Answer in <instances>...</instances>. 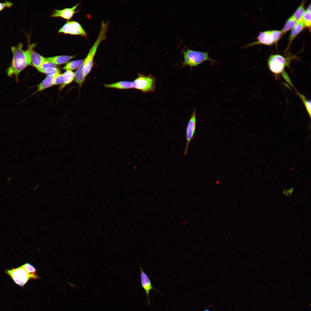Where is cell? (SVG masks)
<instances>
[{
	"label": "cell",
	"mask_w": 311,
	"mask_h": 311,
	"mask_svg": "<svg viewBox=\"0 0 311 311\" xmlns=\"http://www.w3.org/2000/svg\"><path fill=\"white\" fill-rule=\"evenodd\" d=\"M305 3V1H302L292 14L297 22L301 21L302 18L305 11L304 8Z\"/></svg>",
	"instance_id": "19"
},
{
	"label": "cell",
	"mask_w": 311,
	"mask_h": 311,
	"mask_svg": "<svg viewBox=\"0 0 311 311\" xmlns=\"http://www.w3.org/2000/svg\"><path fill=\"white\" fill-rule=\"evenodd\" d=\"M305 27L302 21L297 22L296 25L292 29L288 38L289 43L286 48L287 51L289 49L291 44L294 39L298 35Z\"/></svg>",
	"instance_id": "12"
},
{
	"label": "cell",
	"mask_w": 311,
	"mask_h": 311,
	"mask_svg": "<svg viewBox=\"0 0 311 311\" xmlns=\"http://www.w3.org/2000/svg\"><path fill=\"white\" fill-rule=\"evenodd\" d=\"M84 60L80 59L67 62L62 68L65 70H74L78 68L83 63Z\"/></svg>",
	"instance_id": "21"
},
{
	"label": "cell",
	"mask_w": 311,
	"mask_h": 311,
	"mask_svg": "<svg viewBox=\"0 0 311 311\" xmlns=\"http://www.w3.org/2000/svg\"><path fill=\"white\" fill-rule=\"evenodd\" d=\"M205 311H209V310H206Z\"/></svg>",
	"instance_id": "31"
},
{
	"label": "cell",
	"mask_w": 311,
	"mask_h": 311,
	"mask_svg": "<svg viewBox=\"0 0 311 311\" xmlns=\"http://www.w3.org/2000/svg\"><path fill=\"white\" fill-rule=\"evenodd\" d=\"M138 75L132 82V88L145 93L154 91L156 79L152 75L149 74L147 76L139 73Z\"/></svg>",
	"instance_id": "7"
},
{
	"label": "cell",
	"mask_w": 311,
	"mask_h": 311,
	"mask_svg": "<svg viewBox=\"0 0 311 311\" xmlns=\"http://www.w3.org/2000/svg\"><path fill=\"white\" fill-rule=\"evenodd\" d=\"M311 11L306 9L304 13L301 21L305 27L308 28L310 31L311 25Z\"/></svg>",
	"instance_id": "23"
},
{
	"label": "cell",
	"mask_w": 311,
	"mask_h": 311,
	"mask_svg": "<svg viewBox=\"0 0 311 311\" xmlns=\"http://www.w3.org/2000/svg\"><path fill=\"white\" fill-rule=\"evenodd\" d=\"M63 82V74L60 73L55 75L53 79V85L62 84Z\"/></svg>",
	"instance_id": "26"
},
{
	"label": "cell",
	"mask_w": 311,
	"mask_h": 311,
	"mask_svg": "<svg viewBox=\"0 0 311 311\" xmlns=\"http://www.w3.org/2000/svg\"><path fill=\"white\" fill-rule=\"evenodd\" d=\"M37 69L39 72L45 74L48 76H53L60 73V70L56 67L38 68Z\"/></svg>",
	"instance_id": "22"
},
{
	"label": "cell",
	"mask_w": 311,
	"mask_h": 311,
	"mask_svg": "<svg viewBox=\"0 0 311 311\" xmlns=\"http://www.w3.org/2000/svg\"><path fill=\"white\" fill-rule=\"evenodd\" d=\"M32 65L37 68L39 67L47 60L45 58L33 50L31 53Z\"/></svg>",
	"instance_id": "13"
},
{
	"label": "cell",
	"mask_w": 311,
	"mask_h": 311,
	"mask_svg": "<svg viewBox=\"0 0 311 311\" xmlns=\"http://www.w3.org/2000/svg\"><path fill=\"white\" fill-rule=\"evenodd\" d=\"M296 92L297 94L301 99L304 104V106H305L310 117L311 115V104L310 100H307L303 95L300 94L297 90H296Z\"/></svg>",
	"instance_id": "24"
},
{
	"label": "cell",
	"mask_w": 311,
	"mask_h": 311,
	"mask_svg": "<svg viewBox=\"0 0 311 311\" xmlns=\"http://www.w3.org/2000/svg\"><path fill=\"white\" fill-rule=\"evenodd\" d=\"M139 264L140 266V278L141 285L143 288L145 290V292L147 298L148 305H149L150 304V302L149 297V293L150 291L151 290L153 289L159 292L160 293L159 291H158L152 286L150 278L142 269L139 262ZM160 294H161V293Z\"/></svg>",
	"instance_id": "10"
},
{
	"label": "cell",
	"mask_w": 311,
	"mask_h": 311,
	"mask_svg": "<svg viewBox=\"0 0 311 311\" xmlns=\"http://www.w3.org/2000/svg\"><path fill=\"white\" fill-rule=\"evenodd\" d=\"M36 45L35 43L30 45L26 50L23 49V45L21 43L19 42L16 46L12 47V60L6 71L9 77L14 76L16 82H18L19 75L22 71L28 66L32 65L31 53Z\"/></svg>",
	"instance_id": "1"
},
{
	"label": "cell",
	"mask_w": 311,
	"mask_h": 311,
	"mask_svg": "<svg viewBox=\"0 0 311 311\" xmlns=\"http://www.w3.org/2000/svg\"><path fill=\"white\" fill-rule=\"evenodd\" d=\"M78 3L71 8H66L61 10H55L52 13L51 17H60L66 19H70L76 11L75 9L79 5Z\"/></svg>",
	"instance_id": "11"
},
{
	"label": "cell",
	"mask_w": 311,
	"mask_h": 311,
	"mask_svg": "<svg viewBox=\"0 0 311 311\" xmlns=\"http://www.w3.org/2000/svg\"><path fill=\"white\" fill-rule=\"evenodd\" d=\"M283 194H284V195H286V196H291V195H290V194H289V193H288V192H287V190H285V189H284V190H283Z\"/></svg>",
	"instance_id": "30"
},
{
	"label": "cell",
	"mask_w": 311,
	"mask_h": 311,
	"mask_svg": "<svg viewBox=\"0 0 311 311\" xmlns=\"http://www.w3.org/2000/svg\"><path fill=\"white\" fill-rule=\"evenodd\" d=\"M107 30L108 28L106 26L102 25L101 26L98 38L84 60L82 63L83 69L86 77L90 73L92 67L94 58L99 45L106 38Z\"/></svg>",
	"instance_id": "3"
},
{
	"label": "cell",
	"mask_w": 311,
	"mask_h": 311,
	"mask_svg": "<svg viewBox=\"0 0 311 311\" xmlns=\"http://www.w3.org/2000/svg\"><path fill=\"white\" fill-rule=\"evenodd\" d=\"M106 88L119 89H131L132 88V82L126 81H121L111 84H105Z\"/></svg>",
	"instance_id": "14"
},
{
	"label": "cell",
	"mask_w": 311,
	"mask_h": 311,
	"mask_svg": "<svg viewBox=\"0 0 311 311\" xmlns=\"http://www.w3.org/2000/svg\"><path fill=\"white\" fill-rule=\"evenodd\" d=\"M58 32L73 35L86 36V33L80 24L75 21H68L61 28Z\"/></svg>",
	"instance_id": "8"
},
{
	"label": "cell",
	"mask_w": 311,
	"mask_h": 311,
	"mask_svg": "<svg viewBox=\"0 0 311 311\" xmlns=\"http://www.w3.org/2000/svg\"><path fill=\"white\" fill-rule=\"evenodd\" d=\"M282 35H283L281 30H271L261 32L257 37L256 41L245 45L244 47L259 44L271 45L276 43Z\"/></svg>",
	"instance_id": "6"
},
{
	"label": "cell",
	"mask_w": 311,
	"mask_h": 311,
	"mask_svg": "<svg viewBox=\"0 0 311 311\" xmlns=\"http://www.w3.org/2000/svg\"><path fill=\"white\" fill-rule=\"evenodd\" d=\"M63 74V82L59 87L60 90H62L66 86L71 82L75 78V73L71 70H66Z\"/></svg>",
	"instance_id": "17"
},
{
	"label": "cell",
	"mask_w": 311,
	"mask_h": 311,
	"mask_svg": "<svg viewBox=\"0 0 311 311\" xmlns=\"http://www.w3.org/2000/svg\"><path fill=\"white\" fill-rule=\"evenodd\" d=\"M183 45L184 48L181 51L184 58L183 62L181 63L182 65L181 68L187 65L191 69L206 60L210 61L215 64L217 63V61L210 58L208 52L192 50Z\"/></svg>",
	"instance_id": "2"
},
{
	"label": "cell",
	"mask_w": 311,
	"mask_h": 311,
	"mask_svg": "<svg viewBox=\"0 0 311 311\" xmlns=\"http://www.w3.org/2000/svg\"><path fill=\"white\" fill-rule=\"evenodd\" d=\"M196 124V110L194 109L188 123L186 129V144L184 154H187L189 146L191 141L193 139L195 133Z\"/></svg>",
	"instance_id": "9"
},
{
	"label": "cell",
	"mask_w": 311,
	"mask_h": 311,
	"mask_svg": "<svg viewBox=\"0 0 311 311\" xmlns=\"http://www.w3.org/2000/svg\"><path fill=\"white\" fill-rule=\"evenodd\" d=\"M23 267L25 269L26 271L31 275L35 274V273L36 271L35 267L31 264L26 263L22 265Z\"/></svg>",
	"instance_id": "25"
},
{
	"label": "cell",
	"mask_w": 311,
	"mask_h": 311,
	"mask_svg": "<svg viewBox=\"0 0 311 311\" xmlns=\"http://www.w3.org/2000/svg\"><path fill=\"white\" fill-rule=\"evenodd\" d=\"M13 5V3L9 1H5L3 2H0V12L4 8L11 7Z\"/></svg>",
	"instance_id": "27"
},
{
	"label": "cell",
	"mask_w": 311,
	"mask_h": 311,
	"mask_svg": "<svg viewBox=\"0 0 311 311\" xmlns=\"http://www.w3.org/2000/svg\"><path fill=\"white\" fill-rule=\"evenodd\" d=\"M293 57H285L278 54L271 55L268 60L270 70L276 76L283 73L286 67H289L290 63Z\"/></svg>",
	"instance_id": "5"
},
{
	"label": "cell",
	"mask_w": 311,
	"mask_h": 311,
	"mask_svg": "<svg viewBox=\"0 0 311 311\" xmlns=\"http://www.w3.org/2000/svg\"><path fill=\"white\" fill-rule=\"evenodd\" d=\"M73 56L60 55L49 57L47 59L55 65H61L67 62L74 58Z\"/></svg>",
	"instance_id": "15"
},
{
	"label": "cell",
	"mask_w": 311,
	"mask_h": 311,
	"mask_svg": "<svg viewBox=\"0 0 311 311\" xmlns=\"http://www.w3.org/2000/svg\"><path fill=\"white\" fill-rule=\"evenodd\" d=\"M5 272L17 285L22 288L29 280L39 278L36 274H30L22 266L17 268H13L11 269L5 270Z\"/></svg>",
	"instance_id": "4"
},
{
	"label": "cell",
	"mask_w": 311,
	"mask_h": 311,
	"mask_svg": "<svg viewBox=\"0 0 311 311\" xmlns=\"http://www.w3.org/2000/svg\"><path fill=\"white\" fill-rule=\"evenodd\" d=\"M54 75L48 76L45 77L39 84L37 85V90L34 94H35L39 92L42 91L54 85L53 79Z\"/></svg>",
	"instance_id": "16"
},
{
	"label": "cell",
	"mask_w": 311,
	"mask_h": 311,
	"mask_svg": "<svg viewBox=\"0 0 311 311\" xmlns=\"http://www.w3.org/2000/svg\"><path fill=\"white\" fill-rule=\"evenodd\" d=\"M293 190H294L293 188V187H291L290 189H287L286 190L287 191V192L290 195H291V194L292 193H293Z\"/></svg>",
	"instance_id": "29"
},
{
	"label": "cell",
	"mask_w": 311,
	"mask_h": 311,
	"mask_svg": "<svg viewBox=\"0 0 311 311\" xmlns=\"http://www.w3.org/2000/svg\"><path fill=\"white\" fill-rule=\"evenodd\" d=\"M48 67H56V65L47 59V60L39 68H45Z\"/></svg>",
	"instance_id": "28"
},
{
	"label": "cell",
	"mask_w": 311,
	"mask_h": 311,
	"mask_svg": "<svg viewBox=\"0 0 311 311\" xmlns=\"http://www.w3.org/2000/svg\"><path fill=\"white\" fill-rule=\"evenodd\" d=\"M75 73V81L80 88L86 78L83 71L82 64L78 68Z\"/></svg>",
	"instance_id": "20"
},
{
	"label": "cell",
	"mask_w": 311,
	"mask_h": 311,
	"mask_svg": "<svg viewBox=\"0 0 311 311\" xmlns=\"http://www.w3.org/2000/svg\"><path fill=\"white\" fill-rule=\"evenodd\" d=\"M297 22L292 15L286 20L281 31L282 35L292 29L297 23Z\"/></svg>",
	"instance_id": "18"
}]
</instances>
